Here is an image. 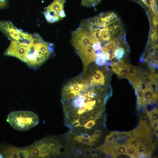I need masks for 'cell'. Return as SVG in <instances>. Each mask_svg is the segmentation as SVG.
Masks as SVG:
<instances>
[{"instance_id": "obj_1", "label": "cell", "mask_w": 158, "mask_h": 158, "mask_svg": "<svg viewBox=\"0 0 158 158\" xmlns=\"http://www.w3.org/2000/svg\"><path fill=\"white\" fill-rule=\"evenodd\" d=\"M110 96L105 90L90 86L81 74L67 82L62 89L61 102L64 123L69 132H92Z\"/></svg>"}, {"instance_id": "obj_2", "label": "cell", "mask_w": 158, "mask_h": 158, "mask_svg": "<svg viewBox=\"0 0 158 158\" xmlns=\"http://www.w3.org/2000/svg\"><path fill=\"white\" fill-rule=\"evenodd\" d=\"M71 42L82 61L84 71L95 62L96 52L100 49L102 44L94 35L86 20L73 32Z\"/></svg>"}, {"instance_id": "obj_3", "label": "cell", "mask_w": 158, "mask_h": 158, "mask_svg": "<svg viewBox=\"0 0 158 158\" xmlns=\"http://www.w3.org/2000/svg\"><path fill=\"white\" fill-rule=\"evenodd\" d=\"M24 157L49 158L65 155V149L61 139L51 137L43 139L22 150Z\"/></svg>"}, {"instance_id": "obj_4", "label": "cell", "mask_w": 158, "mask_h": 158, "mask_svg": "<svg viewBox=\"0 0 158 158\" xmlns=\"http://www.w3.org/2000/svg\"><path fill=\"white\" fill-rule=\"evenodd\" d=\"M112 72L108 66L98 65L94 62L82 74L90 86L112 90L110 84Z\"/></svg>"}, {"instance_id": "obj_5", "label": "cell", "mask_w": 158, "mask_h": 158, "mask_svg": "<svg viewBox=\"0 0 158 158\" xmlns=\"http://www.w3.org/2000/svg\"><path fill=\"white\" fill-rule=\"evenodd\" d=\"M54 50L53 44L43 41L30 44L25 61L29 67L36 69L49 58Z\"/></svg>"}, {"instance_id": "obj_6", "label": "cell", "mask_w": 158, "mask_h": 158, "mask_svg": "<svg viewBox=\"0 0 158 158\" xmlns=\"http://www.w3.org/2000/svg\"><path fill=\"white\" fill-rule=\"evenodd\" d=\"M7 121L15 129L25 131L36 126L38 123L39 119L38 116L32 111H18L9 114Z\"/></svg>"}, {"instance_id": "obj_7", "label": "cell", "mask_w": 158, "mask_h": 158, "mask_svg": "<svg viewBox=\"0 0 158 158\" xmlns=\"http://www.w3.org/2000/svg\"><path fill=\"white\" fill-rule=\"evenodd\" d=\"M107 49L109 66L112 63L123 59L129 51L125 34L110 40L107 44Z\"/></svg>"}, {"instance_id": "obj_8", "label": "cell", "mask_w": 158, "mask_h": 158, "mask_svg": "<svg viewBox=\"0 0 158 158\" xmlns=\"http://www.w3.org/2000/svg\"><path fill=\"white\" fill-rule=\"evenodd\" d=\"M90 28L96 38L104 44L124 32L120 20L105 27L97 28L89 24Z\"/></svg>"}, {"instance_id": "obj_9", "label": "cell", "mask_w": 158, "mask_h": 158, "mask_svg": "<svg viewBox=\"0 0 158 158\" xmlns=\"http://www.w3.org/2000/svg\"><path fill=\"white\" fill-rule=\"evenodd\" d=\"M0 30L11 41L28 43L32 39V34L18 29L9 21H0Z\"/></svg>"}, {"instance_id": "obj_10", "label": "cell", "mask_w": 158, "mask_h": 158, "mask_svg": "<svg viewBox=\"0 0 158 158\" xmlns=\"http://www.w3.org/2000/svg\"><path fill=\"white\" fill-rule=\"evenodd\" d=\"M65 0H54L45 9L44 15L47 20L53 23L62 20L66 16L63 9Z\"/></svg>"}, {"instance_id": "obj_11", "label": "cell", "mask_w": 158, "mask_h": 158, "mask_svg": "<svg viewBox=\"0 0 158 158\" xmlns=\"http://www.w3.org/2000/svg\"><path fill=\"white\" fill-rule=\"evenodd\" d=\"M119 20L117 15L113 11H107L100 13L86 20L94 27L101 28L107 26Z\"/></svg>"}, {"instance_id": "obj_12", "label": "cell", "mask_w": 158, "mask_h": 158, "mask_svg": "<svg viewBox=\"0 0 158 158\" xmlns=\"http://www.w3.org/2000/svg\"><path fill=\"white\" fill-rule=\"evenodd\" d=\"M30 44L16 41H11L4 55L15 57L25 62Z\"/></svg>"}, {"instance_id": "obj_13", "label": "cell", "mask_w": 158, "mask_h": 158, "mask_svg": "<svg viewBox=\"0 0 158 158\" xmlns=\"http://www.w3.org/2000/svg\"><path fill=\"white\" fill-rule=\"evenodd\" d=\"M109 66L112 72L120 79L126 78L130 72L133 66L126 64L123 59L111 63Z\"/></svg>"}, {"instance_id": "obj_14", "label": "cell", "mask_w": 158, "mask_h": 158, "mask_svg": "<svg viewBox=\"0 0 158 158\" xmlns=\"http://www.w3.org/2000/svg\"><path fill=\"white\" fill-rule=\"evenodd\" d=\"M136 2L143 7L147 12L157 15L158 0H130Z\"/></svg>"}, {"instance_id": "obj_15", "label": "cell", "mask_w": 158, "mask_h": 158, "mask_svg": "<svg viewBox=\"0 0 158 158\" xmlns=\"http://www.w3.org/2000/svg\"><path fill=\"white\" fill-rule=\"evenodd\" d=\"M120 133L121 132L117 131L111 132L106 137L105 142H111L116 141L118 139Z\"/></svg>"}, {"instance_id": "obj_16", "label": "cell", "mask_w": 158, "mask_h": 158, "mask_svg": "<svg viewBox=\"0 0 158 158\" xmlns=\"http://www.w3.org/2000/svg\"><path fill=\"white\" fill-rule=\"evenodd\" d=\"M140 143L137 138L133 135L129 138L127 140L126 145L127 146H130L136 149L140 144Z\"/></svg>"}, {"instance_id": "obj_17", "label": "cell", "mask_w": 158, "mask_h": 158, "mask_svg": "<svg viewBox=\"0 0 158 158\" xmlns=\"http://www.w3.org/2000/svg\"><path fill=\"white\" fill-rule=\"evenodd\" d=\"M147 114L151 123L158 121V112L157 108H154L150 112H147Z\"/></svg>"}, {"instance_id": "obj_18", "label": "cell", "mask_w": 158, "mask_h": 158, "mask_svg": "<svg viewBox=\"0 0 158 158\" xmlns=\"http://www.w3.org/2000/svg\"><path fill=\"white\" fill-rule=\"evenodd\" d=\"M125 155L132 157H138V154L136 149L130 146H128L127 147V151Z\"/></svg>"}, {"instance_id": "obj_19", "label": "cell", "mask_w": 158, "mask_h": 158, "mask_svg": "<svg viewBox=\"0 0 158 158\" xmlns=\"http://www.w3.org/2000/svg\"><path fill=\"white\" fill-rule=\"evenodd\" d=\"M101 0H82L81 4L85 6H94L98 4Z\"/></svg>"}, {"instance_id": "obj_20", "label": "cell", "mask_w": 158, "mask_h": 158, "mask_svg": "<svg viewBox=\"0 0 158 158\" xmlns=\"http://www.w3.org/2000/svg\"><path fill=\"white\" fill-rule=\"evenodd\" d=\"M127 147L126 145H121L117 146L115 149L116 152L119 154H125L126 152Z\"/></svg>"}, {"instance_id": "obj_21", "label": "cell", "mask_w": 158, "mask_h": 158, "mask_svg": "<svg viewBox=\"0 0 158 158\" xmlns=\"http://www.w3.org/2000/svg\"><path fill=\"white\" fill-rule=\"evenodd\" d=\"M6 0H0V8H4L6 5Z\"/></svg>"}, {"instance_id": "obj_22", "label": "cell", "mask_w": 158, "mask_h": 158, "mask_svg": "<svg viewBox=\"0 0 158 158\" xmlns=\"http://www.w3.org/2000/svg\"><path fill=\"white\" fill-rule=\"evenodd\" d=\"M151 124L152 127L154 130L158 129V121L152 122Z\"/></svg>"}, {"instance_id": "obj_23", "label": "cell", "mask_w": 158, "mask_h": 158, "mask_svg": "<svg viewBox=\"0 0 158 158\" xmlns=\"http://www.w3.org/2000/svg\"><path fill=\"white\" fill-rule=\"evenodd\" d=\"M0 158H3L2 155L0 154Z\"/></svg>"}]
</instances>
